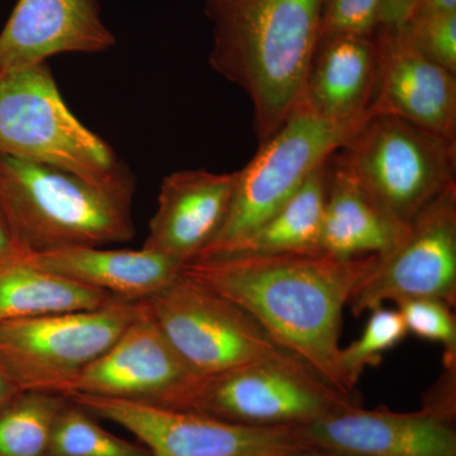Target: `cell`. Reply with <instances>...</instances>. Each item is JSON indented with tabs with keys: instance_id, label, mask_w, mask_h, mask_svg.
I'll use <instances>...</instances> for the list:
<instances>
[{
	"instance_id": "obj_1",
	"label": "cell",
	"mask_w": 456,
	"mask_h": 456,
	"mask_svg": "<svg viewBox=\"0 0 456 456\" xmlns=\"http://www.w3.org/2000/svg\"><path fill=\"white\" fill-rule=\"evenodd\" d=\"M378 259L314 251L191 260L180 272L244 308L331 388L359 398L341 368L342 314Z\"/></svg>"
},
{
	"instance_id": "obj_2",
	"label": "cell",
	"mask_w": 456,
	"mask_h": 456,
	"mask_svg": "<svg viewBox=\"0 0 456 456\" xmlns=\"http://www.w3.org/2000/svg\"><path fill=\"white\" fill-rule=\"evenodd\" d=\"M209 65L253 102L265 142L301 102L320 41L323 0H202Z\"/></svg>"
},
{
	"instance_id": "obj_3",
	"label": "cell",
	"mask_w": 456,
	"mask_h": 456,
	"mask_svg": "<svg viewBox=\"0 0 456 456\" xmlns=\"http://www.w3.org/2000/svg\"><path fill=\"white\" fill-rule=\"evenodd\" d=\"M134 193L130 171L98 183L0 154V209L25 254L131 241Z\"/></svg>"
},
{
	"instance_id": "obj_4",
	"label": "cell",
	"mask_w": 456,
	"mask_h": 456,
	"mask_svg": "<svg viewBox=\"0 0 456 456\" xmlns=\"http://www.w3.org/2000/svg\"><path fill=\"white\" fill-rule=\"evenodd\" d=\"M0 154L98 183L128 171L112 147L71 113L46 62L0 73Z\"/></svg>"
},
{
	"instance_id": "obj_5",
	"label": "cell",
	"mask_w": 456,
	"mask_h": 456,
	"mask_svg": "<svg viewBox=\"0 0 456 456\" xmlns=\"http://www.w3.org/2000/svg\"><path fill=\"white\" fill-rule=\"evenodd\" d=\"M332 158L403 224L456 184V142L395 116L368 117Z\"/></svg>"
},
{
	"instance_id": "obj_6",
	"label": "cell",
	"mask_w": 456,
	"mask_h": 456,
	"mask_svg": "<svg viewBox=\"0 0 456 456\" xmlns=\"http://www.w3.org/2000/svg\"><path fill=\"white\" fill-rule=\"evenodd\" d=\"M362 125L329 121L301 99L284 125L260 143L250 163L236 171L226 220L200 255L241 239L268 220Z\"/></svg>"
},
{
	"instance_id": "obj_7",
	"label": "cell",
	"mask_w": 456,
	"mask_h": 456,
	"mask_svg": "<svg viewBox=\"0 0 456 456\" xmlns=\"http://www.w3.org/2000/svg\"><path fill=\"white\" fill-rule=\"evenodd\" d=\"M140 302L0 322V370L20 392L68 395L75 380L114 344Z\"/></svg>"
},
{
	"instance_id": "obj_8",
	"label": "cell",
	"mask_w": 456,
	"mask_h": 456,
	"mask_svg": "<svg viewBox=\"0 0 456 456\" xmlns=\"http://www.w3.org/2000/svg\"><path fill=\"white\" fill-rule=\"evenodd\" d=\"M142 302L176 353L200 377L265 360L296 358L244 308L182 272Z\"/></svg>"
},
{
	"instance_id": "obj_9",
	"label": "cell",
	"mask_w": 456,
	"mask_h": 456,
	"mask_svg": "<svg viewBox=\"0 0 456 456\" xmlns=\"http://www.w3.org/2000/svg\"><path fill=\"white\" fill-rule=\"evenodd\" d=\"M360 404L331 388L301 360H265L200 377L185 410L254 428L305 426Z\"/></svg>"
},
{
	"instance_id": "obj_10",
	"label": "cell",
	"mask_w": 456,
	"mask_h": 456,
	"mask_svg": "<svg viewBox=\"0 0 456 456\" xmlns=\"http://www.w3.org/2000/svg\"><path fill=\"white\" fill-rule=\"evenodd\" d=\"M93 416L122 426L152 456H299L312 452L301 426L254 428L187 411L73 393Z\"/></svg>"
},
{
	"instance_id": "obj_11",
	"label": "cell",
	"mask_w": 456,
	"mask_h": 456,
	"mask_svg": "<svg viewBox=\"0 0 456 456\" xmlns=\"http://www.w3.org/2000/svg\"><path fill=\"white\" fill-rule=\"evenodd\" d=\"M455 419L456 370L445 369L415 412L351 404L301 428L327 456H456Z\"/></svg>"
},
{
	"instance_id": "obj_12",
	"label": "cell",
	"mask_w": 456,
	"mask_h": 456,
	"mask_svg": "<svg viewBox=\"0 0 456 456\" xmlns=\"http://www.w3.org/2000/svg\"><path fill=\"white\" fill-rule=\"evenodd\" d=\"M435 298L456 305V184L408 224L391 251L379 255L347 307L355 317L386 302Z\"/></svg>"
},
{
	"instance_id": "obj_13",
	"label": "cell",
	"mask_w": 456,
	"mask_h": 456,
	"mask_svg": "<svg viewBox=\"0 0 456 456\" xmlns=\"http://www.w3.org/2000/svg\"><path fill=\"white\" fill-rule=\"evenodd\" d=\"M200 378L174 349L145 303L140 302L134 320L79 375L68 395L82 393L184 411Z\"/></svg>"
},
{
	"instance_id": "obj_14",
	"label": "cell",
	"mask_w": 456,
	"mask_h": 456,
	"mask_svg": "<svg viewBox=\"0 0 456 456\" xmlns=\"http://www.w3.org/2000/svg\"><path fill=\"white\" fill-rule=\"evenodd\" d=\"M377 86L368 117L395 116L456 142V74L435 64L403 28L378 27Z\"/></svg>"
},
{
	"instance_id": "obj_15",
	"label": "cell",
	"mask_w": 456,
	"mask_h": 456,
	"mask_svg": "<svg viewBox=\"0 0 456 456\" xmlns=\"http://www.w3.org/2000/svg\"><path fill=\"white\" fill-rule=\"evenodd\" d=\"M114 45L99 0H18L0 32V73L44 64L59 53H103Z\"/></svg>"
},
{
	"instance_id": "obj_16",
	"label": "cell",
	"mask_w": 456,
	"mask_h": 456,
	"mask_svg": "<svg viewBox=\"0 0 456 456\" xmlns=\"http://www.w3.org/2000/svg\"><path fill=\"white\" fill-rule=\"evenodd\" d=\"M235 173L182 170L164 179L142 248L183 265L211 245L226 220Z\"/></svg>"
},
{
	"instance_id": "obj_17",
	"label": "cell",
	"mask_w": 456,
	"mask_h": 456,
	"mask_svg": "<svg viewBox=\"0 0 456 456\" xmlns=\"http://www.w3.org/2000/svg\"><path fill=\"white\" fill-rule=\"evenodd\" d=\"M378 70L374 36L320 38L302 101L329 121L362 125L373 101Z\"/></svg>"
},
{
	"instance_id": "obj_18",
	"label": "cell",
	"mask_w": 456,
	"mask_h": 456,
	"mask_svg": "<svg viewBox=\"0 0 456 456\" xmlns=\"http://www.w3.org/2000/svg\"><path fill=\"white\" fill-rule=\"evenodd\" d=\"M27 256L42 270L125 302H142L154 296L178 277L183 266L142 248H69Z\"/></svg>"
},
{
	"instance_id": "obj_19",
	"label": "cell",
	"mask_w": 456,
	"mask_h": 456,
	"mask_svg": "<svg viewBox=\"0 0 456 456\" xmlns=\"http://www.w3.org/2000/svg\"><path fill=\"white\" fill-rule=\"evenodd\" d=\"M407 226L393 218L332 156L329 159L321 251L341 259L384 255L401 241Z\"/></svg>"
},
{
	"instance_id": "obj_20",
	"label": "cell",
	"mask_w": 456,
	"mask_h": 456,
	"mask_svg": "<svg viewBox=\"0 0 456 456\" xmlns=\"http://www.w3.org/2000/svg\"><path fill=\"white\" fill-rule=\"evenodd\" d=\"M327 163L318 167L279 211L250 233L224 248L200 255L193 260L321 251L320 235L326 200Z\"/></svg>"
},
{
	"instance_id": "obj_21",
	"label": "cell",
	"mask_w": 456,
	"mask_h": 456,
	"mask_svg": "<svg viewBox=\"0 0 456 456\" xmlns=\"http://www.w3.org/2000/svg\"><path fill=\"white\" fill-rule=\"evenodd\" d=\"M119 299L36 266L27 254L0 263V322L98 310Z\"/></svg>"
},
{
	"instance_id": "obj_22",
	"label": "cell",
	"mask_w": 456,
	"mask_h": 456,
	"mask_svg": "<svg viewBox=\"0 0 456 456\" xmlns=\"http://www.w3.org/2000/svg\"><path fill=\"white\" fill-rule=\"evenodd\" d=\"M66 401L59 393H18L0 408V456H49L53 422Z\"/></svg>"
},
{
	"instance_id": "obj_23",
	"label": "cell",
	"mask_w": 456,
	"mask_h": 456,
	"mask_svg": "<svg viewBox=\"0 0 456 456\" xmlns=\"http://www.w3.org/2000/svg\"><path fill=\"white\" fill-rule=\"evenodd\" d=\"M49 456L152 455L146 446L104 430L92 413L68 398L53 422Z\"/></svg>"
},
{
	"instance_id": "obj_24",
	"label": "cell",
	"mask_w": 456,
	"mask_h": 456,
	"mask_svg": "<svg viewBox=\"0 0 456 456\" xmlns=\"http://www.w3.org/2000/svg\"><path fill=\"white\" fill-rule=\"evenodd\" d=\"M407 334L398 310L379 307L371 311L362 336L341 349V368L350 386L355 388L362 371L380 364L383 354L397 346Z\"/></svg>"
},
{
	"instance_id": "obj_25",
	"label": "cell",
	"mask_w": 456,
	"mask_h": 456,
	"mask_svg": "<svg viewBox=\"0 0 456 456\" xmlns=\"http://www.w3.org/2000/svg\"><path fill=\"white\" fill-rule=\"evenodd\" d=\"M395 305L407 332L443 345L445 369L456 370V320L452 307L435 298H410Z\"/></svg>"
},
{
	"instance_id": "obj_26",
	"label": "cell",
	"mask_w": 456,
	"mask_h": 456,
	"mask_svg": "<svg viewBox=\"0 0 456 456\" xmlns=\"http://www.w3.org/2000/svg\"><path fill=\"white\" fill-rule=\"evenodd\" d=\"M402 28L428 59L456 74V12L413 16Z\"/></svg>"
},
{
	"instance_id": "obj_27",
	"label": "cell",
	"mask_w": 456,
	"mask_h": 456,
	"mask_svg": "<svg viewBox=\"0 0 456 456\" xmlns=\"http://www.w3.org/2000/svg\"><path fill=\"white\" fill-rule=\"evenodd\" d=\"M383 0H323L320 38L338 35L374 36Z\"/></svg>"
},
{
	"instance_id": "obj_28",
	"label": "cell",
	"mask_w": 456,
	"mask_h": 456,
	"mask_svg": "<svg viewBox=\"0 0 456 456\" xmlns=\"http://www.w3.org/2000/svg\"><path fill=\"white\" fill-rule=\"evenodd\" d=\"M419 0H383L380 26L401 28L415 12Z\"/></svg>"
},
{
	"instance_id": "obj_29",
	"label": "cell",
	"mask_w": 456,
	"mask_h": 456,
	"mask_svg": "<svg viewBox=\"0 0 456 456\" xmlns=\"http://www.w3.org/2000/svg\"><path fill=\"white\" fill-rule=\"evenodd\" d=\"M25 254L22 248L18 245L16 237L13 235L11 226H9L4 213L0 209V263L11 259L17 255Z\"/></svg>"
},
{
	"instance_id": "obj_30",
	"label": "cell",
	"mask_w": 456,
	"mask_h": 456,
	"mask_svg": "<svg viewBox=\"0 0 456 456\" xmlns=\"http://www.w3.org/2000/svg\"><path fill=\"white\" fill-rule=\"evenodd\" d=\"M456 12V0H419L413 16L452 13Z\"/></svg>"
},
{
	"instance_id": "obj_31",
	"label": "cell",
	"mask_w": 456,
	"mask_h": 456,
	"mask_svg": "<svg viewBox=\"0 0 456 456\" xmlns=\"http://www.w3.org/2000/svg\"><path fill=\"white\" fill-rule=\"evenodd\" d=\"M20 389L9 380L7 375L0 370V408L5 406L12 398L16 397Z\"/></svg>"
},
{
	"instance_id": "obj_32",
	"label": "cell",
	"mask_w": 456,
	"mask_h": 456,
	"mask_svg": "<svg viewBox=\"0 0 456 456\" xmlns=\"http://www.w3.org/2000/svg\"><path fill=\"white\" fill-rule=\"evenodd\" d=\"M299 456H327V455L320 454V452H305V454H302Z\"/></svg>"
}]
</instances>
